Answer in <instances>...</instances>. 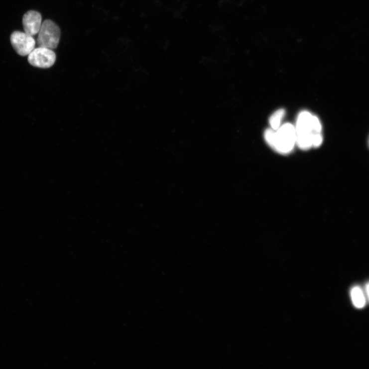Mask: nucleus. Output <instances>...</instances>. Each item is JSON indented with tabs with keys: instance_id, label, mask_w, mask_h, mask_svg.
<instances>
[{
	"instance_id": "nucleus-1",
	"label": "nucleus",
	"mask_w": 369,
	"mask_h": 369,
	"mask_svg": "<svg viewBox=\"0 0 369 369\" xmlns=\"http://www.w3.org/2000/svg\"><path fill=\"white\" fill-rule=\"evenodd\" d=\"M295 128L296 143L301 149L307 150L322 145V126L318 117L308 112H303L298 117Z\"/></svg>"
},
{
	"instance_id": "nucleus-2",
	"label": "nucleus",
	"mask_w": 369,
	"mask_h": 369,
	"mask_svg": "<svg viewBox=\"0 0 369 369\" xmlns=\"http://www.w3.org/2000/svg\"><path fill=\"white\" fill-rule=\"evenodd\" d=\"M264 137L267 144L275 151L287 154L292 151L296 144L295 128L290 123H286L276 130L267 129Z\"/></svg>"
},
{
	"instance_id": "nucleus-3",
	"label": "nucleus",
	"mask_w": 369,
	"mask_h": 369,
	"mask_svg": "<svg viewBox=\"0 0 369 369\" xmlns=\"http://www.w3.org/2000/svg\"><path fill=\"white\" fill-rule=\"evenodd\" d=\"M38 33L37 41L39 47L57 48L61 37V30L57 24L50 20L44 21Z\"/></svg>"
},
{
	"instance_id": "nucleus-4",
	"label": "nucleus",
	"mask_w": 369,
	"mask_h": 369,
	"mask_svg": "<svg viewBox=\"0 0 369 369\" xmlns=\"http://www.w3.org/2000/svg\"><path fill=\"white\" fill-rule=\"evenodd\" d=\"M56 61L55 52L51 49L43 47L34 48L28 57V61L31 65L43 69L53 66Z\"/></svg>"
},
{
	"instance_id": "nucleus-5",
	"label": "nucleus",
	"mask_w": 369,
	"mask_h": 369,
	"mask_svg": "<svg viewBox=\"0 0 369 369\" xmlns=\"http://www.w3.org/2000/svg\"><path fill=\"white\" fill-rule=\"evenodd\" d=\"M10 42L17 54L21 56H28L36 45V41L33 36L19 31L12 33Z\"/></svg>"
},
{
	"instance_id": "nucleus-6",
	"label": "nucleus",
	"mask_w": 369,
	"mask_h": 369,
	"mask_svg": "<svg viewBox=\"0 0 369 369\" xmlns=\"http://www.w3.org/2000/svg\"><path fill=\"white\" fill-rule=\"evenodd\" d=\"M22 22L25 32L35 36L39 33L42 24L41 14L37 11H28L24 15Z\"/></svg>"
},
{
	"instance_id": "nucleus-7",
	"label": "nucleus",
	"mask_w": 369,
	"mask_h": 369,
	"mask_svg": "<svg viewBox=\"0 0 369 369\" xmlns=\"http://www.w3.org/2000/svg\"><path fill=\"white\" fill-rule=\"evenodd\" d=\"M351 299L354 306L358 309L365 307L366 305V295L359 286H355L351 290Z\"/></svg>"
},
{
	"instance_id": "nucleus-8",
	"label": "nucleus",
	"mask_w": 369,
	"mask_h": 369,
	"mask_svg": "<svg viewBox=\"0 0 369 369\" xmlns=\"http://www.w3.org/2000/svg\"><path fill=\"white\" fill-rule=\"evenodd\" d=\"M285 115V111L284 109H279L272 115L269 119V123L272 129L276 130L279 128L281 121Z\"/></svg>"
},
{
	"instance_id": "nucleus-9",
	"label": "nucleus",
	"mask_w": 369,
	"mask_h": 369,
	"mask_svg": "<svg viewBox=\"0 0 369 369\" xmlns=\"http://www.w3.org/2000/svg\"><path fill=\"white\" fill-rule=\"evenodd\" d=\"M365 293L369 301V282H368L366 285Z\"/></svg>"
},
{
	"instance_id": "nucleus-10",
	"label": "nucleus",
	"mask_w": 369,
	"mask_h": 369,
	"mask_svg": "<svg viewBox=\"0 0 369 369\" xmlns=\"http://www.w3.org/2000/svg\"></svg>"
}]
</instances>
